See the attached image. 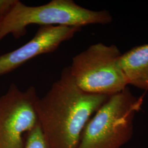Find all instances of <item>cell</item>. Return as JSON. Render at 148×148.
I'll use <instances>...</instances> for the list:
<instances>
[{
  "mask_svg": "<svg viewBox=\"0 0 148 148\" xmlns=\"http://www.w3.org/2000/svg\"><path fill=\"white\" fill-rule=\"evenodd\" d=\"M79 27L41 26L35 35L21 47L0 56V76L11 73L32 59L52 53L74 37Z\"/></svg>",
  "mask_w": 148,
  "mask_h": 148,
  "instance_id": "obj_6",
  "label": "cell"
},
{
  "mask_svg": "<svg viewBox=\"0 0 148 148\" xmlns=\"http://www.w3.org/2000/svg\"><path fill=\"white\" fill-rule=\"evenodd\" d=\"M121 56L116 46L97 43L74 56L70 73L85 92L110 96L128 86L120 64Z\"/></svg>",
  "mask_w": 148,
  "mask_h": 148,
  "instance_id": "obj_4",
  "label": "cell"
},
{
  "mask_svg": "<svg viewBox=\"0 0 148 148\" xmlns=\"http://www.w3.org/2000/svg\"><path fill=\"white\" fill-rule=\"evenodd\" d=\"M24 148H48L40 124L27 134Z\"/></svg>",
  "mask_w": 148,
  "mask_h": 148,
  "instance_id": "obj_8",
  "label": "cell"
},
{
  "mask_svg": "<svg viewBox=\"0 0 148 148\" xmlns=\"http://www.w3.org/2000/svg\"><path fill=\"white\" fill-rule=\"evenodd\" d=\"M109 97L82 90L69 66L64 68L59 79L36 102L39 124L48 148H77L90 117Z\"/></svg>",
  "mask_w": 148,
  "mask_h": 148,
  "instance_id": "obj_1",
  "label": "cell"
},
{
  "mask_svg": "<svg viewBox=\"0 0 148 148\" xmlns=\"http://www.w3.org/2000/svg\"><path fill=\"white\" fill-rule=\"evenodd\" d=\"M112 21L109 11L90 10L73 0H52L38 6H29L18 0L0 24V41L10 34L16 39L21 38L25 35L27 27L32 24L82 27L91 24H109Z\"/></svg>",
  "mask_w": 148,
  "mask_h": 148,
  "instance_id": "obj_2",
  "label": "cell"
},
{
  "mask_svg": "<svg viewBox=\"0 0 148 148\" xmlns=\"http://www.w3.org/2000/svg\"><path fill=\"white\" fill-rule=\"evenodd\" d=\"M120 64L128 85L148 90V43L122 54Z\"/></svg>",
  "mask_w": 148,
  "mask_h": 148,
  "instance_id": "obj_7",
  "label": "cell"
},
{
  "mask_svg": "<svg viewBox=\"0 0 148 148\" xmlns=\"http://www.w3.org/2000/svg\"><path fill=\"white\" fill-rule=\"evenodd\" d=\"M36 88L20 90L16 84L0 97V148H24L25 136L39 124Z\"/></svg>",
  "mask_w": 148,
  "mask_h": 148,
  "instance_id": "obj_5",
  "label": "cell"
},
{
  "mask_svg": "<svg viewBox=\"0 0 148 148\" xmlns=\"http://www.w3.org/2000/svg\"><path fill=\"white\" fill-rule=\"evenodd\" d=\"M18 0H0V24L5 19Z\"/></svg>",
  "mask_w": 148,
  "mask_h": 148,
  "instance_id": "obj_9",
  "label": "cell"
},
{
  "mask_svg": "<svg viewBox=\"0 0 148 148\" xmlns=\"http://www.w3.org/2000/svg\"><path fill=\"white\" fill-rule=\"evenodd\" d=\"M130 89L110 96L83 131L77 148H120L131 139L133 120L143 104Z\"/></svg>",
  "mask_w": 148,
  "mask_h": 148,
  "instance_id": "obj_3",
  "label": "cell"
}]
</instances>
